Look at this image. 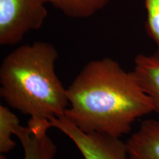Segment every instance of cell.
<instances>
[{
	"label": "cell",
	"instance_id": "6da1fadb",
	"mask_svg": "<svg viewBox=\"0 0 159 159\" xmlns=\"http://www.w3.org/2000/svg\"><path fill=\"white\" fill-rule=\"evenodd\" d=\"M66 90L64 116L88 134L121 138L137 119L153 112L134 71H125L110 57L89 62Z\"/></svg>",
	"mask_w": 159,
	"mask_h": 159
},
{
	"label": "cell",
	"instance_id": "7a4b0ae2",
	"mask_svg": "<svg viewBox=\"0 0 159 159\" xmlns=\"http://www.w3.org/2000/svg\"><path fill=\"white\" fill-rule=\"evenodd\" d=\"M57 57L54 46L43 41L12 51L0 67V96L30 118L49 121L64 116L69 101L55 71Z\"/></svg>",
	"mask_w": 159,
	"mask_h": 159
},
{
	"label": "cell",
	"instance_id": "3957f363",
	"mask_svg": "<svg viewBox=\"0 0 159 159\" xmlns=\"http://www.w3.org/2000/svg\"><path fill=\"white\" fill-rule=\"evenodd\" d=\"M43 0H0V44L12 46L39 30L47 17Z\"/></svg>",
	"mask_w": 159,
	"mask_h": 159
},
{
	"label": "cell",
	"instance_id": "277c9868",
	"mask_svg": "<svg viewBox=\"0 0 159 159\" xmlns=\"http://www.w3.org/2000/svg\"><path fill=\"white\" fill-rule=\"evenodd\" d=\"M56 128L70 139L84 159H129L126 144L120 138L80 130L65 116L49 120Z\"/></svg>",
	"mask_w": 159,
	"mask_h": 159
},
{
	"label": "cell",
	"instance_id": "5b68a950",
	"mask_svg": "<svg viewBox=\"0 0 159 159\" xmlns=\"http://www.w3.org/2000/svg\"><path fill=\"white\" fill-rule=\"evenodd\" d=\"M50 128L49 120L33 118L27 126L19 125L15 135L23 147L24 159H55L57 149L47 133Z\"/></svg>",
	"mask_w": 159,
	"mask_h": 159
},
{
	"label": "cell",
	"instance_id": "8992f818",
	"mask_svg": "<svg viewBox=\"0 0 159 159\" xmlns=\"http://www.w3.org/2000/svg\"><path fill=\"white\" fill-rule=\"evenodd\" d=\"M125 144L129 159H159V121H143Z\"/></svg>",
	"mask_w": 159,
	"mask_h": 159
},
{
	"label": "cell",
	"instance_id": "52a82bcc",
	"mask_svg": "<svg viewBox=\"0 0 159 159\" xmlns=\"http://www.w3.org/2000/svg\"><path fill=\"white\" fill-rule=\"evenodd\" d=\"M133 71L152 101L153 112L159 116V57L155 54L137 55Z\"/></svg>",
	"mask_w": 159,
	"mask_h": 159
},
{
	"label": "cell",
	"instance_id": "ba28073f",
	"mask_svg": "<svg viewBox=\"0 0 159 159\" xmlns=\"http://www.w3.org/2000/svg\"><path fill=\"white\" fill-rule=\"evenodd\" d=\"M53 7L74 19L92 16L104 8L111 0H43Z\"/></svg>",
	"mask_w": 159,
	"mask_h": 159
},
{
	"label": "cell",
	"instance_id": "9c48e42d",
	"mask_svg": "<svg viewBox=\"0 0 159 159\" xmlns=\"http://www.w3.org/2000/svg\"><path fill=\"white\" fill-rule=\"evenodd\" d=\"M20 125L19 117L8 108L0 105V152L5 154L11 152L16 147V142L12 139V135Z\"/></svg>",
	"mask_w": 159,
	"mask_h": 159
},
{
	"label": "cell",
	"instance_id": "30bf717a",
	"mask_svg": "<svg viewBox=\"0 0 159 159\" xmlns=\"http://www.w3.org/2000/svg\"><path fill=\"white\" fill-rule=\"evenodd\" d=\"M146 10L145 29L156 47L155 55L159 57V0H144Z\"/></svg>",
	"mask_w": 159,
	"mask_h": 159
}]
</instances>
